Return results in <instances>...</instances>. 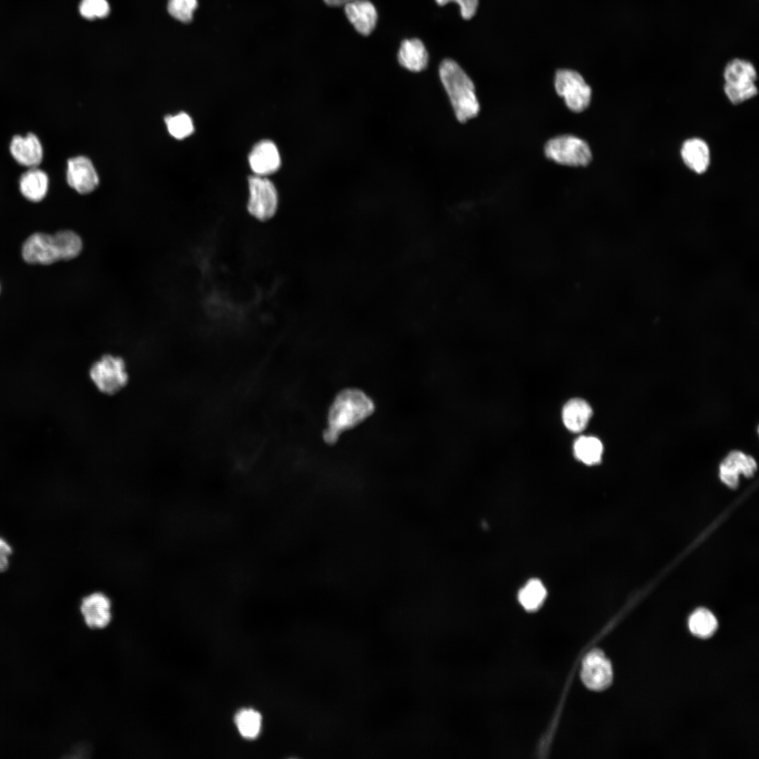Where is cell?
<instances>
[{
	"instance_id": "obj_1",
	"label": "cell",
	"mask_w": 759,
	"mask_h": 759,
	"mask_svg": "<svg viewBox=\"0 0 759 759\" xmlns=\"http://www.w3.org/2000/svg\"><path fill=\"white\" fill-rule=\"evenodd\" d=\"M375 410L372 399L363 391L349 388L339 392L329 408L324 438L335 442L339 436L367 420Z\"/></svg>"
},
{
	"instance_id": "obj_2",
	"label": "cell",
	"mask_w": 759,
	"mask_h": 759,
	"mask_svg": "<svg viewBox=\"0 0 759 759\" xmlns=\"http://www.w3.org/2000/svg\"><path fill=\"white\" fill-rule=\"evenodd\" d=\"M83 249V240L77 233L63 230L53 235L32 234L24 242L22 254L27 263L48 265L75 259Z\"/></svg>"
},
{
	"instance_id": "obj_3",
	"label": "cell",
	"mask_w": 759,
	"mask_h": 759,
	"mask_svg": "<svg viewBox=\"0 0 759 759\" xmlns=\"http://www.w3.org/2000/svg\"><path fill=\"white\" fill-rule=\"evenodd\" d=\"M439 76L458 120L465 122L476 117L480 109L474 85L462 68L451 59L443 60Z\"/></svg>"
},
{
	"instance_id": "obj_4",
	"label": "cell",
	"mask_w": 759,
	"mask_h": 759,
	"mask_svg": "<svg viewBox=\"0 0 759 759\" xmlns=\"http://www.w3.org/2000/svg\"><path fill=\"white\" fill-rule=\"evenodd\" d=\"M89 377L95 387L105 394H114L122 390L129 380L124 361L118 356L106 354L91 366Z\"/></svg>"
},
{
	"instance_id": "obj_5",
	"label": "cell",
	"mask_w": 759,
	"mask_h": 759,
	"mask_svg": "<svg viewBox=\"0 0 759 759\" xmlns=\"http://www.w3.org/2000/svg\"><path fill=\"white\" fill-rule=\"evenodd\" d=\"M545 154L556 163L572 167L586 166L592 160L588 144L571 135L559 136L548 141Z\"/></svg>"
},
{
	"instance_id": "obj_6",
	"label": "cell",
	"mask_w": 759,
	"mask_h": 759,
	"mask_svg": "<svg viewBox=\"0 0 759 759\" xmlns=\"http://www.w3.org/2000/svg\"><path fill=\"white\" fill-rule=\"evenodd\" d=\"M554 87L557 94L564 98L571 110L580 112L589 106L592 90L578 72L571 70H559L554 77Z\"/></svg>"
},
{
	"instance_id": "obj_7",
	"label": "cell",
	"mask_w": 759,
	"mask_h": 759,
	"mask_svg": "<svg viewBox=\"0 0 759 759\" xmlns=\"http://www.w3.org/2000/svg\"><path fill=\"white\" fill-rule=\"evenodd\" d=\"M249 197L247 209L250 214L260 221L271 219L275 213L278 199L273 183L262 176L249 178Z\"/></svg>"
},
{
	"instance_id": "obj_8",
	"label": "cell",
	"mask_w": 759,
	"mask_h": 759,
	"mask_svg": "<svg viewBox=\"0 0 759 759\" xmlns=\"http://www.w3.org/2000/svg\"><path fill=\"white\" fill-rule=\"evenodd\" d=\"M79 610L86 625L90 628H104L112 620L111 599L101 591L85 595L81 600Z\"/></svg>"
},
{
	"instance_id": "obj_9",
	"label": "cell",
	"mask_w": 759,
	"mask_h": 759,
	"mask_svg": "<svg viewBox=\"0 0 759 759\" xmlns=\"http://www.w3.org/2000/svg\"><path fill=\"white\" fill-rule=\"evenodd\" d=\"M612 668L603 652L595 649L584 659L581 677L585 685L591 689L602 690L612 681Z\"/></svg>"
},
{
	"instance_id": "obj_10",
	"label": "cell",
	"mask_w": 759,
	"mask_h": 759,
	"mask_svg": "<svg viewBox=\"0 0 759 759\" xmlns=\"http://www.w3.org/2000/svg\"><path fill=\"white\" fill-rule=\"evenodd\" d=\"M66 176L68 185L82 195L93 192L99 183L92 162L84 156L74 157L68 160Z\"/></svg>"
},
{
	"instance_id": "obj_11",
	"label": "cell",
	"mask_w": 759,
	"mask_h": 759,
	"mask_svg": "<svg viewBox=\"0 0 759 759\" xmlns=\"http://www.w3.org/2000/svg\"><path fill=\"white\" fill-rule=\"evenodd\" d=\"M756 469L757 464L753 458L741 451L734 450L721 462L720 477L724 484L734 488L738 486L740 474L750 477L754 474Z\"/></svg>"
},
{
	"instance_id": "obj_12",
	"label": "cell",
	"mask_w": 759,
	"mask_h": 759,
	"mask_svg": "<svg viewBox=\"0 0 759 759\" xmlns=\"http://www.w3.org/2000/svg\"><path fill=\"white\" fill-rule=\"evenodd\" d=\"M10 153L20 164L30 168L37 167L43 159V148L38 137L28 133L25 136L15 135L10 145Z\"/></svg>"
},
{
	"instance_id": "obj_13",
	"label": "cell",
	"mask_w": 759,
	"mask_h": 759,
	"mask_svg": "<svg viewBox=\"0 0 759 759\" xmlns=\"http://www.w3.org/2000/svg\"><path fill=\"white\" fill-rule=\"evenodd\" d=\"M249 162L255 175L264 176L276 171L280 157L275 143L268 140L257 143L249 155Z\"/></svg>"
},
{
	"instance_id": "obj_14",
	"label": "cell",
	"mask_w": 759,
	"mask_h": 759,
	"mask_svg": "<svg viewBox=\"0 0 759 759\" xmlns=\"http://www.w3.org/2000/svg\"><path fill=\"white\" fill-rule=\"evenodd\" d=\"M344 6L348 20L356 31L364 36L369 35L377 20V13L372 3L368 0H355Z\"/></svg>"
},
{
	"instance_id": "obj_15",
	"label": "cell",
	"mask_w": 759,
	"mask_h": 759,
	"mask_svg": "<svg viewBox=\"0 0 759 759\" xmlns=\"http://www.w3.org/2000/svg\"><path fill=\"white\" fill-rule=\"evenodd\" d=\"M681 156L685 165L697 174L704 173L710 164V150L702 139L692 138L686 140L681 148Z\"/></svg>"
},
{
	"instance_id": "obj_16",
	"label": "cell",
	"mask_w": 759,
	"mask_h": 759,
	"mask_svg": "<svg viewBox=\"0 0 759 759\" xmlns=\"http://www.w3.org/2000/svg\"><path fill=\"white\" fill-rule=\"evenodd\" d=\"M48 188L47 174L37 167L30 168L20 177V191L27 200L31 202H39L44 198Z\"/></svg>"
},
{
	"instance_id": "obj_17",
	"label": "cell",
	"mask_w": 759,
	"mask_h": 759,
	"mask_svg": "<svg viewBox=\"0 0 759 759\" xmlns=\"http://www.w3.org/2000/svg\"><path fill=\"white\" fill-rule=\"evenodd\" d=\"M428 53L419 39L403 40L398 51L399 63L412 72H420L428 63Z\"/></svg>"
},
{
	"instance_id": "obj_18",
	"label": "cell",
	"mask_w": 759,
	"mask_h": 759,
	"mask_svg": "<svg viewBox=\"0 0 759 759\" xmlns=\"http://www.w3.org/2000/svg\"><path fill=\"white\" fill-rule=\"evenodd\" d=\"M592 410L590 406L581 398L569 401L563 408L562 419L566 427L573 432H580L587 426Z\"/></svg>"
},
{
	"instance_id": "obj_19",
	"label": "cell",
	"mask_w": 759,
	"mask_h": 759,
	"mask_svg": "<svg viewBox=\"0 0 759 759\" xmlns=\"http://www.w3.org/2000/svg\"><path fill=\"white\" fill-rule=\"evenodd\" d=\"M725 84L746 85L754 84L757 71L753 64L743 58H734L727 63L723 72Z\"/></svg>"
},
{
	"instance_id": "obj_20",
	"label": "cell",
	"mask_w": 759,
	"mask_h": 759,
	"mask_svg": "<svg viewBox=\"0 0 759 759\" xmlns=\"http://www.w3.org/2000/svg\"><path fill=\"white\" fill-rule=\"evenodd\" d=\"M573 449L578 460L586 465H595L601 461L603 445L596 437L587 436L579 437L575 441Z\"/></svg>"
},
{
	"instance_id": "obj_21",
	"label": "cell",
	"mask_w": 759,
	"mask_h": 759,
	"mask_svg": "<svg viewBox=\"0 0 759 759\" xmlns=\"http://www.w3.org/2000/svg\"><path fill=\"white\" fill-rule=\"evenodd\" d=\"M235 722L240 734L249 739L256 738L261 727V716L252 708H243L239 711L235 718Z\"/></svg>"
},
{
	"instance_id": "obj_22",
	"label": "cell",
	"mask_w": 759,
	"mask_h": 759,
	"mask_svg": "<svg viewBox=\"0 0 759 759\" xmlns=\"http://www.w3.org/2000/svg\"><path fill=\"white\" fill-rule=\"evenodd\" d=\"M546 597V590L543 584L538 579H531L521 589L518 598L519 602L527 611H535L543 603Z\"/></svg>"
},
{
	"instance_id": "obj_23",
	"label": "cell",
	"mask_w": 759,
	"mask_h": 759,
	"mask_svg": "<svg viewBox=\"0 0 759 759\" xmlns=\"http://www.w3.org/2000/svg\"><path fill=\"white\" fill-rule=\"evenodd\" d=\"M689 627L691 632L701 637L712 635L718 627V622L714 615L708 610L701 608L696 610L690 616Z\"/></svg>"
},
{
	"instance_id": "obj_24",
	"label": "cell",
	"mask_w": 759,
	"mask_h": 759,
	"mask_svg": "<svg viewBox=\"0 0 759 759\" xmlns=\"http://www.w3.org/2000/svg\"><path fill=\"white\" fill-rule=\"evenodd\" d=\"M165 123L169 133L176 139H183L194 131L193 121L185 112L167 116Z\"/></svg>"
},
{
	"instance_id": "obj_25",
	"label": "cell",
	"mask_w": 759,
	"mask_h": 759,
	"mask_svg": "<svg viewBox=\"0 0 759 759\" xmlns=\"http://www.w3.org/2000/svg\"><path fill=\"white\" fill-rule=\"evenodd\" d=\"M197 6V0H169V14L183 22L192 20L193 13Z\"/></svg>"
},
{
	"instance_id": "obj_26",
	"label": "cell",
	"mask_w": 759,
	"mask_h": 759,
	"mask_svg": "<svg viewBox=\"0 0 759 759\" xmlns=\"http://www.w3.org/2000/svg\"><path fill=\"white\" fill-rule=\"evenodd\" d=\"M724 91L730 102L735 105L749 100L758 94L755 83L739 86L725 84Z\"/></svg>"
},
{
	"instance_id": "obj_27",
	"label": "cell",
	"mask_w": 759,
	"mask_h": 759,
	"mask_svg": "<svg viewBox=\"0 0 759 759\" xmlns=\"http://www.w3.org/2000/svg\"><path fill=\"white\" fill-rule=\"evenodd\" d=\"M80 14L88 20L105 18L110 12L106 0H82L79 4Z\"/></svg>"
},
{
	"instance_id": "obj_28",
	"label": "cell",
	"mask_w": 759,
	"mask_h": 759,
	"mask_svg": "<svg viewBox=\"0 0 759 759\" xmlns=\"http://www.w3.org/2000/svg\"><path fill=\"white\" fill-rule=\"evenodd\" d=\"M436 1L441 6L450 1L456 2L460 8L462 17L466 20L474 15L479 4V0H436Z\"/></svg>"
},
{
	"instance_id": "obj_29",
	"label": "cell",
	"mask_w": 759,
	"mask_h": 759,
	"mask_svg": "<svg viewBox=\"0 0 759 759\" xmlns=\"http://www.w3.org/2000/svg\"><path fill=\"white\" fill-rule=\"evenodd\" d=\"M13 552L11 545L0 536V573H4L8 569Z\"/></svg>"
},
{
	"instance_id": "obj_30",
	"label": "cell",
	"mask_w": 759,
	"mask_h": 759,
	"mask_svg": "<svg viewBox=\"0 0 759 759\" xmlns=\"http://www.w3.org/2000/svg\"><path fill=\"white\" fill-rule=\"evenodd\" d=\"M325 3L330 6H344L346 4L355 1V0H323Z\"/></svg>"
}]
</instances>
